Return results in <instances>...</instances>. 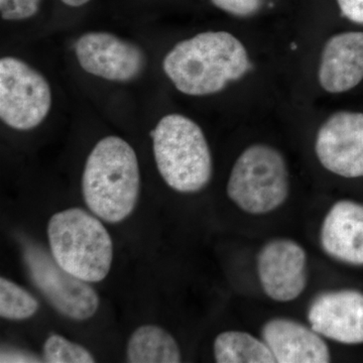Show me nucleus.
<instances>
[{
    "label": "nucleus",
    "mask_w": 363,
    "mask_h": 363,
    "mask_svg": "<svg viewBox=\"0 0 363 363\" xmlns=\"http://www.w3.org/2000/svg\"><path fill=\"white\" fill-rule=\"evenodd\" d=\"M39 301L25 289L2 277L0 279V316L11 321H21L35 316Z\"/></svg>",
    "instance_id": "17"
},
{
    "label": "nucleus",
    "mask_w": 363,
    "mask_h": 363,
    "mask_svg": "<svg viewBox=\"0 0 363 363\" xmlns=\"http://www.w3.org/2000/svg\"><path fill=\"white\" fill-rule=\"evenodd\" d=\"M315 152L327 171L344 178L363 177V113L332 114L318 130Z\"/></svg>",
    "instance_id": "9"
},
{
    "label": "nucleus",
    "mask_w": 363,
    "mask_h": 363,
    "mask_svg": "<svg viewBox=\"0 0 363 363\" xmlns=\"http://www.w3.org/2000/svg\"><path fill=\"white\" fill-rule=\"evenodd\" d=\"M140 185L133 147L119 136L101 138L87 157L82 175L83 199L90 212L108 223H121L135 211Z\"/></svg>",
    "instance_id": "2"
},
{
    "label": "nucleus",
    "mask_w": 363,
    "mask_h": 363,
    "mask_svg": "<svg viewBox=\"0 0 363 363\" xmlns=\"http://www.w3.org/2000/svg\"><path fill=\"white\" fill-rule=\"evenodd\" d=\"M150 135L157 171L169 188L190 194L206 187L213 175V160L206 136L194 121L168 114Z\"/></svg>",
    "instance_id": "4"
},
{
    "label": "nucleus",
    "mask_w": 363,
    "mask_h": 363,
    "mask_svg": "<svg viewBox=\"0 0 363 363\" xmlns=\"http://www.w3.org/2000/svg\"><path fill=\"white\" fill-rule=\"evenodd\" d=\"M267 343L278 363L330 362V350L312 327L286 318L269 320L262 329Z\"/></svg>",
    "instance_id": "12"
},
{
    "label": "nucleus",
    "mask_w": 363,
    "mask_h": 363,
    "mask_svg": "<svg viewBox=\"0 0 363 363\" xmlns=\"http://www.w3.org/2000/svg\"><path fill=\"white\" fill-rule=\"evenodd\" d=\"M126 362L130 363H179L180 346L161 326L142 325L131 334L126 345Z\"/></svg>",
    "instance_id": "15"
},
{
    "label": "nucleus",
    "mask_w": 363,
    "mask_h": 363,
    "mask_svg": "<svg viewBox=\"0 0 363 363\" xmlns=\"http://www.w3.org/2000/svg\"><path fill=\"white\" fill-rule=\"evenodd\" d=\"M308 320L324 337L342 344H362L363 294L355 290L321 294L310 306Z\"/></svg>",
    "instance_id": "11"
},
{
    "label": "nucleus",
    "mask_w": 363,
    "mask_h": 363,
    "mask_svg": "<svg viewBox=\"0 0 363 363\" xmlns=\"http://www.w3.org/2000/svg\"><path fill=\"white\" fill-rule=\"evenodd\" d=\"M52 89L42 73L16 57L0 60V118L13 130L38 128L52 108Z\"/></svg>",
    "instance_id": "6"
},
{
    "label": "nucleus",
    "mask_w": 363,
    "mask_h": 363,
    "mask_svg": "<svg viewBox=\"0 0 363 363\" xmlns=\"http://www.w3.org/2000/svg\"><path fill=\"white\" fill-rule=\"evenodd\" d=\"M320 241L329 257L363 266V205L350 200L336 202L325 216Z\"/></svg>",
    "instance_id": "14"
},
{
    "label": "nucleus",
    "mask_w": 363,
    "mask_h": 363,
    "mask_svg": "<svg viewBox=\"0 0 363 363\" xmlns=\"http://www.w3.org/2000/svg\"><path fill=\"white\" fill-rule=\"evenodd\" d=\"M226 192L248 214H267L278 209L290 192L285 157L271 145H250L234 162Z\"/></svg>",
    "instance_id": "5"
},
{
    "label": "nucleus",
    "mask_w": 363,
    "mask_h": 363,
    "mask_svg": "<svg viewBox=\"0 0 363 363\" xmlns=\"http://www.w3.org/2000/svg\"><path fill=\"white\" fill-rule=\"evenodd\" d=\"M215 6L238 18H247L259 11L264 0H211Z\"/></svg>",
    "instance_id": "20"
},
{
    "label": "nucleus",
    "mask_w": 363,
    "mask_h": 363,
    "mask_svg": "<svg viewBox=\"0 0 363 363\" xmlns=\"http://www.w3.org/2000/svg\"><path fill=\"white\" fill-rule=\"evenodd\" d=\"M42 0H0L2 20L25 21L38 13Z\"/></svg>",
    "instance_id": "19"
},
{
    "label": "nucleus",
    "mask_w": 363,
    "mask_h": 363,
    "mask_svg": "<svg viewBox=\"0 0 363 363\" xmlns=\"http://www.w3.org/2000/svg\"><path fill=\"white\" fill-rule=\"evenodd\" d=\"M257 274L267 297L276 302H292L307 286L304 248L285 238L269 241L257 255Z\"/></svg>",
    "instance_id": "10"
},
{
    "label": "nucleus",
    "mask_w": 363,
    "mask_h": 363,
    "mask_svg": "<svg viewBox=\"0 0 363 363\" xmlns=\"http://www.w3.org/2000/svg\"><path fill=\"white\" fill-rule=\"evenodd\" d=\"M213 350L218 363L276 362L267 343L247 332H222L215 338Z\"/></svg>",
    "instance_id": "16"
},
{
    "label": "nucleus",
    "mask_w": 363,
    "mask_h": 363,
    "mask_svg": "<svg viewBox=\"0 0 363 363\" xmlns=\"http://www.w3.org/2000/svg\"><path fill=\"white\" fill-rule=\"evenodd\" d=\"M64 4L71 7H80L87 4L90 0H61Z\"/></svg>",
    "instance_id": "22"
},
{
    "label": "nucleus",
    "mask_w": 363,
    "mask_h": 363,
    "mask_svg": "<svg viewBox=\"0 0 363 363\" xmlns=\"http://www.w3.org/2000/svg\"><path fill=\"white\" fill-rule=\"evenodd\" d=\"M25 259L30 278L60 314L74 321H85L96 314L100 298L90 283L72 276L42 247H26Z\"/></svg>",
    "instance_id": "7"
},
{
    "label": "nucleus",
    "mask_w": 363,
    "mask_h": 363,
    "mask_svg": "<svg viewBox=\"0 0 363 363\" xmlns=\"http://www.w3.org/2000/svg\"><path fill=\"white\" fill-rule=\"evenodd\" d=\"M75 55L86 73L111 82H130L147 65L142 48L106 32L83 33L76 42Z\"/></svg>",
    "instance_id": "8"
},
{
    "label": "nucleus",
    "mask_w": 363,
    "mask_h": 363,
    "mask_svg": "<svg viewBox=\"0 0 363 363\" xmlns=\"http://www.w3.org/2000/svg\"><path fill=\"white\" fill-rule=\"evenodd\" d=\"M318 79L326 92H346L363 80V33H338L327 40Z\"/></svg>",
    "instance_id": "13"
},
{
    "label": "nucleus",
    "mask_w": 363,
    "mask_h": 363,
    "mask_svg": "<svg viewBox=\"0 0 363 363\" xmlns=\"http://www.w3.org/2000/svg\"><path fill=\"white\" fill-rule=\"evenodd\" d=\"M337 4L346 18L363 25V0H337Z\"/></svg>",
    "instance_id": "21"
},
{
    "label": "nucleus",
    "mask_w": 363,
    "mask_h": 363,
    "mask_svg": "<svg viewBox=\"0 0 363 363\" xmlns=\"http://www.w3.org/2000/svg\"><path fill=\"white\" fill-rule=\"evenodd\" d=\"M52 259L72 276L99 283L111 272L114 248L101 219L82 208L52 215L47 227Z\"/></svg>",
    "instance_id": "3"
},
{
    "label": "nucleus",
    "mask_w": 363,
    "mask_h": 363,
    "mask_svg": "<svg viewBox=\"0 0 363 363\" xmlns=\"http://www.w3.org/2000/svg\"><path fill=\"white\" fill-rule=\"evenodd\" d=\"M252 68L247 49L233 33L205 32L182 40L164 56L162 69L189 96L220 92Z\"/></svg>",
    "instance_id": "1"
},
{
    "label": "nucleus",
    "mask_w": 363,
    "mask_h": 363,
    "mask_svg": "<svg viewBox=\"0 0 363 363\" xmlns=\"http://www.w3.org/2000/svg\"><path fill=\"white\" fill-rule=\"evenodd\" d=\"M43 357L49 363H92V353L81 344L73 342L58 334H52L43 346Z\"/></svg>",
    "instance_id": "18"
}]
</instances>
